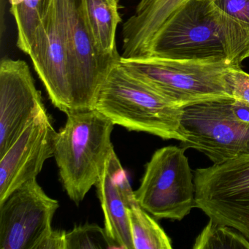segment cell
<instances>
[{"mask_svg": "<svg viewBox=\"0 0 249 249\" xmlns=\"http://www.w3.org/2000/svg\"><path fill=\"white\" fill-rule=\"evenodd\" d=\"M148 56L240 67L249 58V27L213 0H189L157 33Z\"/></svg>", "mask_w": 249, "mask_h": 249, "instance_id": "1", "label": "cell"}, {"mask_svg": "<svg viewBox=\"0 0 249 249\" xmlns=\"http://www.w3.org/2000/svg\"><path fill=\"white\" fill-rule=\"evenodd\" d=\"M95 109L128 130L164 140H186L180 124L183 107L129 73L120 60L105 78Z\"/></svg>", "mask_w": 249, "mask_h": 249, "instance_id": "2", "label": "cell"}, {"mask_svg": "<svg viewBox=\"0 0 249 249\" xmlns=\"http://www.w3.org/2000/svg\"><path fill=\"white\" fill-rule=\"evenodd\" d=\"M114 124L97 109L68 114L56 133L53 157L68 196L79 204L96 184L113 149Z\"/></svg>", "mask_w": 249, "mask_h": 249, "instance_id": "3", "label": "cell"}, {"mask_svg": "<svg viewBox=\"0 0 249 249\" xmlns=\"http://www.w3.org/2000/svg\"><path fill=\"white\" fill-rule=\"evenodd\" d=\"M135 78L180 107L208 100L232 98L224 80L226 62L176 60L157 56L122 58ZM232 67V66H231Z\"/></svg>", "mask_w": 249, "mask_h": 249, "instance_id": "4", "label": "cell"}, {"mask_svg": "<svg viewBox=\"0 0 249 249\" xmlns=\"http://www.w3.org/2000/svg\"><path fill=\"white\" fill-rule=\"evenodd\" d=\"M27 54L52 104L67 115L75 113L67 0H44Z\"/></svg>", "mask_w": 249, "mask_h": 249, "instance_id": "5", "label": "cell"}, {"mask_svg": "<svg viewBox=\"0 0 249 249\" xmlns=\"http://www.w3.org/2000/svg\"><path fill=\"white\" fill-rule=\"evenodd\" d=\"M185 151L173 145L157 150L134 191L137 202L156 218L181 221L196 207L195 175Z\"/></svg>", "mask_w": 249, "mask_h": 249, "instance_id": "6", "label": "cell"}, {"mask_svg": "<svg viewBox=\"0 0 249 249\" xmlns=\"http://www.w3.org/2000/svg\"><path fill=\"white\" fill-rule=\"evenodd\" d=\"M234 100L218 99L183 107L180 124L186 140L180 147L203 153L215 164L249 154V124L234 116Z\"/></svg>", "mask_w": 249, "mask_h": 249, "instance_id": "7", "label": "cell"}, {"mask_svg": "<svg viewBox=\"0 0 249 249\" xmlns=\"http://www.w3.org/2000/svg\"><path fill=\"white\" fill-rule=\"evenodd\" d=\"M194 175L196 208L249 241V154L196 169Z\"/></svg>", "mask_w": 249, "mask_h": 249, "instance_id": "8", "label": "cell"}, {"mask_svg": "<svg viewBox=\"0 0 249 249\" xmlns=\"http://www.w3.org/2000/svg\"><path fill=\"white\" fill-rule=\"evenodd\" d=\"M59 207L36 178L16 189L0 202V249H38Z\"/></svg>", "mask_w": 249, "mask_h": 249, "instance_id": "9", "label": "cell"}, {"mask_svg": "<svg viewBox=\"0 0 249 249\" xmlns=\"http://www.w3.org/2000/svg\"><path fill=\"white\" fill-rule=\"evenodd\" d=\"M67 20L75 113L92 110L105 78L121 57H107L97 51L87 25L83 0H67Z\"/></svg>", "mask_w": 249, "mask_h": 249, "instance_id": "10", "label": "cell"}, {"mask_svg": "<svg viewBox=\"0 0 249 249\" xmlns=\"http://www.w3.org/2000/svg\"><path fill=\"white\" fill-rule=\"evenodd\" d=\"M46 110L27 62L3 59L0 65V157Z\"/></svg>", "mask_w": 249, "mask_h": 249, "instance_id": "11", "label": "cell"}, {"mask_svg": "<svg viewBox=\"0 0 249 249\" xmlns=\"http://www.w3.org/2000/svg\"><path fill=\"white\" fill-rule=\"evenodd\" d=\"M56 133L47 112L43 110L0 157V202L37 178L45 161L53 157Z\"/></svg>", "mask_w": 249, "mask_h": 249, "instance_id": "12", "label": "cell"}, {"mask_svg": "<svg viewBox=\"0 0 249 249\" xmlns=\"http://www.w3.org/2000/svg\"><path fill=\"white\" fill-rule=\"evenodd\" d=\"M95 186L109 237L122 249H134L127 208L135 195L114 148Z\"/></svg>", "mask_w": 249, "mask_h": 249, "instance_id": "13", "label": "cell"}, {"mask_svg": "<svg viewBox=\"0 0 249 249\" xmlns=\"http://www.w3.org/2000/svg\"><path fill=\"white\" fill-rule=\"evenodd\" d=\"M189 0H141L122 28V57L148 56L154 37L170 17Z\"/></svg>", "mask_w": 249, "mask_h": 249, "instance_id": "14", "label": "cell"}, {"mask_svg": "<svg viewBox=\"0 0 249 249\" xmlns=\"http://www.w3.org/2000/svg\"><path fill=\"white\" fill-rule=\"evenodd\" d=\"M121 0H83V8L94 44L100 54L120 58L116 45Z\"/></svg>", "mask_w": 249, "mask_h": 249, "instance_id": "15", "label": "cell"}, {"mask_svg": "<svg viewBox=\"0 0 249 249\" xmlns=\"http://www.w3.org/2000/svg\"><path fill=\"white\" fill-rule=\"evenodd\" d=\"M134 249H171V240L160 224L134 199L127 208Z\"/></svg>", "mask_w": 249, "mask_h": 249, "instance_id": "16", "label": "cell"}, {"mask_svg": "<svg viewBox=\"0 0 249 249\" xmlns=\"http://www.w3.org/2000/svg\"><path fill=\"white\" fill-rule=\"evenodd\" d=\"M17 27V46L28 53L39 26L44 0H10Z\"/></svg>", "mask_w": 249, "mask_h": 249, "instance_id": "17", "label": "cell"}, {"mask_svg": "<svg viewBox=\"0 0 249 249\" xmlns=\"http://www.w3.org/2000/svg\"><path fill=\"white\" fill-rule=\"evenodd\" d=\"M194 249H246L249 241L237 230L210 219L197 236Z\"/></svg>", "mask_w": 249, "mask_h": 249, "instance_id": "18", "label": "cell"}, {"mask_svg": "<svg viewBox=\"0 0 249 249\" xmlns=\"http://www.w3.org/2000/svg\"><path fill=\"white\" fill-rule=\"evenodd\" d=\"M107 249L122 248L109 237L105 227L87 224L66 232V249Z\"/></svg>", "mask_w": 249, "mask_h": 249, "instance_id": "19", "label": "cell"}, {"mask_svg": "<svg viewBox=\"0 0 249 249\" xmlns=\"http://www.w3.org/2000/svg\"><path fill=\"white\" fill-rule=\"evenodd\" d=\"M224 80L231 97L249 106V74L240 67L230 66L224 72Z\"/></svg>", "mask_w": 249, "mask_h": 249, "instance_id": "20", "label": "cell"}, {"mask_svg": "<svg viewBox=\"0 0 249 249\" xmlns=\"http://www.w3.org/2000/svg\"><path fill=\"white\" fill-rule=\"evenodd\" d=\"M224 14L249 27V0H213Z\"/></svg>", "mask_w": 249, "mask_h": 249, "instance_id": "21", "label": "cell"}, {"mask_svg": "<svg viewBox=\"0 0 249 249\" xmlns=\"http://www.w3.org/2000/svg\"><path fill=\"white\" fill-rule=\"evenodd\" d=\"M38 249H66V231L52 230L40 243Z\"/></svg>", "mask_w": 249, "mask_h": 249, "instance_id": "22", "label": "cell"}, {"mask_svg": "<svg viewBox=\"0 0 249 249\" xmlns=\"http://www.w3.org/2000/svg\"><path fill=\"white\" fill-rule=\"evenodd\" d=\"M232 110L234 116H235L240 122L249 124V105L234 100L232 103Z\"/></svg>", "mask_w": 249, "mask_h": 249, "instance_id": "23", "label": "cell"}]
</instances>
